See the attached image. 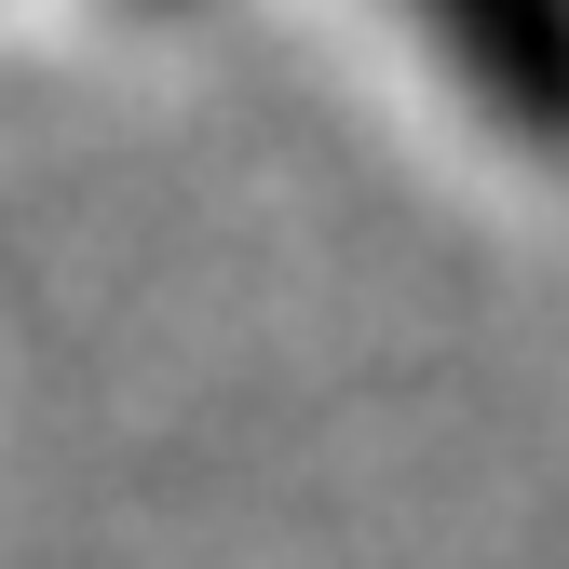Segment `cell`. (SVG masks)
<instances>
[{"label": "cell", "instance_id": "6da1fadb", "mask_svg": "<svg viewBox=\"0 0 569 569\" xmlns=\"http://www.w3.org/2000/svg\"><path fill=\"white\" fill-rule=\"evenodd\" d=\"M407 14L435 28V54L529 136V150L569 163V0H407Z\"/></svg>", "mask_w": 569, "mask_h": 569}]
</instances>
